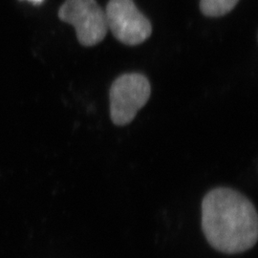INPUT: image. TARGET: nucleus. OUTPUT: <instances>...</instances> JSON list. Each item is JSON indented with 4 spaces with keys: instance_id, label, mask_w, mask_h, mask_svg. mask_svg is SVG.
Masks as SVG:
<instances>
[{
    "instance_id": "4",
    "label": "nucleus",
    "mask_w": 258,
    "mask_h": 258,
    "mask_svg": "<svg viewBox=\"0 0 258 258\" xmlns=\"http://www.w3.org/2000/svg\"><path fill=\"white\" fill-rule=\"evenodd\" d=\"M104 12L108 30L125 45H139L152 34L150 21L139 11L133 0H109Z\"/></svg>"
},
{
    "instance_id": "3",
    "label": "nucleus",
    "mask_w": 258,
    "mask_h": 258,
    "mask_svg": "<svg viewBox=\"0 0 258 258\" xmlns=\"http://www.w3.org/2000/svg\"><path fill=\"white\" fill-rule=\"evenodd\" d=\"M58 18L76 29L83 46H95L107 35L105 12L96 0H66L58 10Z\"/></svg>"
},
{
    "instance_id": "1",
    "label": "nucleus",
    "mask_w": 258,
    "mask_h": 258,
    "mask_svg": "<svg viewBox=\"0 0 258 258\" xmlns=\"http://www.w3.org/2000/svg\"><path fill=\"white\" fill-rule=\"evenodd\" d=\"M202 230L209 244L220 252L247 251L257 242L255 207L231 187L213 188L202 201Z\"/></svg>"
},
{
    "instance_id": "6",
    "label": "nucleus",
    "mask_w": 258,
    "mask_h": 258,
    "mask_svg": "<svg viewBox=\"0 0 258 258\" xmlns=\"http://www.w3.org/2000/svg\"><path fill=\"white\" fill-rule=\"evenodd\" d=\"M30 1H32V2H34V3H37V4H38V3H41L43 0H30Z\"/></svg>"
},
{
    "instance_id": "2",
    "label": "nucleus",
    "mask_w": 258,
    "mask_h": 258,
    "mask_svg": "<svg viewBox=\"0 0 258 258\" xmlns=\"http://www.w3.org/2000/svg\"><path fill=\"white\" fill-rule=\"evenodd\" d=\"M151 86L148 78L140 73L117 78L109 91L111 120L118 126L129 124L148 102Z\"/></svg>"
},
{
    "instance_id": "5",
    "label": "nucleus",
    "mask_w": 258,
    "mask_h": 258,
    "mask_svg": "<svg viewBox=\"0 0 258 258\" xmlns=\"http://www.w3.org/2000/svg\"><path fill=\"white\" fill-rule=\"evenodd\" d=\"M239 0H201L200 10L210 18H218L229 14Z\"/></svg>"
}]
</instances>
